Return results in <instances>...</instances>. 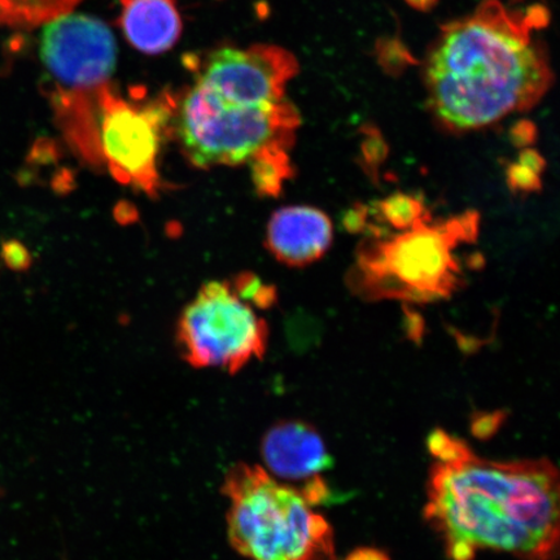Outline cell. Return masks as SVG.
Returning a JSON list of instances; mask_svg holds the SVG:
<instances>
[{"label":"cell","mask_w":560,"mask_h":560,"mask_svg":"<svg viewBox=\"0 0 560 560\" xmlns=\"http://www.w3.org/2000/svg\"><path fill=\"white\" fill-rule=\"evenodd\" d=\"M82 0H0V25L30 31L73 12Z\"/></svg>","instance_id":"4fadbf2b"},{"label":"cell","mask_w":560,"mask_h":560,"mask_svg":"<svg viewBox=\"0 0 560 560\" xmlns=\"http://www.w3.org/2000/svg\"><path fill=\"white\" fill-rule=\"evenodd\" d=\"M229 538L250 560H318L334 556V532L300 489L260 466L237 465L228 474Z\"/></svg>","instance_id":"3957f363"},{"label":"cell","mask_w":560,"mask_h":560,"mask_svg":"<svg viewBox=\"0 0 560 560\" xmlns=\"http://www.w3.org/2000/svg\"><path fill=\"white\" fill-rule=\"evenodd\" d=\"M118 19L129 44L139 52L170 51L182 34V19L175 0H120Z\"/></svg>","instance_id":"7c38bea8"},{"label":"cell","mask_w":560,"mask_h":560,"mask_svg":"<svg viewBox=\"0 0 560 560\" xmlns=\"http://www.w3.org/2000/svg\"><path fill=\"white\" fill-rule=\"evenodd\" d=\"M332 237V223L322 210L285 207L271 215L266 230V247L279 262L304 268L325 256Z\"/></svg>","instance_id":"8fae6325"},{"label":"cell","mask_w":560,"mask_h":560,"mask_svg":"<svg viewBox=\"0 0 560 560\" xmlns=\"http://www.w3.org/2000/svg\"><path fill=\"white\" fill-rule=\"evenodd\" d=\"M544 170L542 159L535 151H525L520 161L509 171L511 187L522 191L536 190L540 187V175Z\"/></svg>","instance_id":"2e32d148"},{"label":"cell","mask_w":560,"mask_h":560,"mask_svg":"<svg viewBox=\"0 0 560 560\" xmlns=\"http://www.w3.org/2000/svg\"><path fill=\"white\" fill-rule=\"evenodd\" d=\"M39 55L52 79L48 93H88L109 82L117 47L101 20L70 12L44 25Z\"/></svg>","instance_id":"ba28073f"},{"label":"cell","mask_w":560,"mask_h":560,"mask_svg":"<svg viewBox=\"0 0 560 560\" xmlns=\"http://www.w3.org/2000/svg\"><path fill=\"white\" fill-rule=\"evenodd\" d=\"M476 221L475 214L433 226L425 221L374 244L362 252L354 282L376 299L430 301L450 295L459 272L454 250L472 240Z\"/></svg>","instance_id":"5b68a950"},{"label":"cell","mask_w":560,"mask_h":560,"mask_svg":"<svg viewBox=\"0 0 560 560\" xmlns=\"http://www.w3.org/2000/svg\"><path fill=\"white\" fill-rule=\"evenodd\" d=\"M435 464L427 480L424 520L451 560L479 550L521 560H556L559 472L549 459L490 460L436 429L427 439Z\"/></svg>","instance_id":"6da1fadb"},{"label":"cell","mask_w":560,"mask_h":560,"mask_svg":"<svg viewBox=\"0 0 560 560\" xmlns=\"http://www.w3.org/2000/svg\"><path fill=\"white\" fill-rule=\"evenodd\" d=\"M505 416H501L500 412L494 415H480L475 417L472 422V432L476 438H490L494 435L497 430L502 423Z\"/></svg>","instance_id":"ac0fdd59"},{"label":"cell","mask_w":560,"mask_h":560,"mask_svg":"<svg viewBox=\"0 0 560 560\" xmlns=\"http://www.w3.org/2000/svg\"><path fill=\"white\" fill-rule=\"evenodd\" d=\"M233 289L243 300L247 301L250 305L261 307H270L276 301V291L271 290L269 285H266L254 275L244 272L237 277L233 283Z\"/></svg>","instance_id":"e0dca14e"},{"label":"cell","mask_w":560,"mask_h":560,"mask_svg":"<svg viewBox=\"0 0 560 560\" xmlns=\"http://www.w3.org/2000/svg\"><path fill=\"white\" fill-rule=\"evenodd\" d=\"M381 212L384 220L396 230L406 231L415 229L425 221H430L422 201L415 196L397 194L381 202Z\"/></svg>","instance_id":"9a60e30c"},{"label":"cell","mask_w":560,"mask_h":560,"mask_svg":"<svg viewBox=\"0 0 560 560\" xmlns=\"http://www.w3.org/2000/svg\"><path fill=\"white\" fill-rule=\"evenodd\" d=\"M269 328L254 305L243 300L230 282L212 280L185 307L177 326L182 357L195 368H214L234 374L261 359Z\"/></svg>","instance_id":"52a82bcc"},{"label":"cell","mask_w":560,"mask_h":560,"mask_svg":"<svg viewBox=\"0 0 560 560\" xmlns=\"http://www.w3.org/2000/svg\"><path fill=\"white\" fill-rule=\"evenodd\" d=\"M289 149L275 147L260 153L248 164L252 180L261 196H278L284 182L291 177V159Z\"/></svg>","instance_id":"5bb4252c"},{"label":"cell","mask_w":560,"mask_h":560,"mask_svg":"<svg viewBox=\"0 0 560 560\" xmlns=\"http://www.w3.org/2000/svg\"><path fill=\"white\" fill-rule=\"evenodd\" d=\"M177 102L171 94L158 100H126L110 82L97 93V139L103 166L122 185L156 196L161 149L174 131Z\"/></svg>","instance_id":"8992f818"},{"label":"cell","mask_w":560,"mask_h":560,"mask_svg":"<svg viewBox=\"0 0 560 560\" xmlns=\"http://www.w3.org/2000/svg\"><path fill=\"white\" fill-rule=\"evenodd\" d=\"M548 23L540 4L509 9L482 0L470 15L441 27L423 67L427 104L441 128L480 130L534 108L555 81L536 35Z\"/></svg>","instance_id":"7a4b0ae2"},{"label":"cell","mask_w":560,"mask_h":560,"mask_svg":"<svg viewBox=\"0 0 560 560\" xmlns=\"http://www.w3.org/2000/svg\"><path fill=\"white\" fill-rule=\"evenodd\" d=\"M345 560H390L387 552L375 548L355 549Z\"/></svg>","instance_id":"ffe728a7"},{"label":"cell","mask_w":560,"mask_h":560,"mask_svg":"<svg viewBox=\"0 0 560 560\" xmlns=\"http://www.w3.org/2000/svg\"><path fill=\"white\" fill-rule=\"evenodd\" d=\"M300 115L283 100L261 105L229 104L194 85L177 102L174 132L198 167L249 164L266 150H291Z\"/></svg>","instance_id":"277c9868"},{"label":"cell","mask_w":560,"mask_h":560,"mask_svg":"<svg viewBox=\"0 0 560 560\" xmlns=\"http://www.w3.org/2000/svg\"><path fill=\"white\" fill-rule=\"evenodd\" d=\"M261 454L269 474L301 481L317 478L334 465L324 439L303 420H283L265 433Z\"/></svg>","instance_id":"30bf717a"},{"label":"cell","mask_w":560,"mask_h":560,"mask_svg":"<svg viewBox=\"0 0 560 560\" xmlns=\"http://www.w3.org/2000/svg\"><path fill=\"white\" fill-rule=\"evenodd\" d=\"M299 73L295 55L275 45L225 47L208 56L195 85L223 103L261 105L285 100Z\"/></svg>","instance_id":"9c48e42d"},{"label":"cell","mask_w":560,"mask_h":560,"mask_svg":"<svg viewBox=\"0 0 560 560\" xmlns=\"http://www.w3.org/2000/svg\"><path fill=\"white\" fill-rule=\"evenodd\" d=\"M3 257L4 261L13 269H24L30 264V255H27L26 249L15 242L4 245Z\"/></svg>","instance_id":"d6986e66"}]
</instances>
